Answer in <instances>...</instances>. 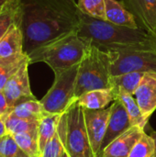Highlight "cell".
<instances>
[{
	"instance_id": "6da1fadb",
	"label": "cell",
	"mask_w": 156,
	"mask_h": 157,
	"mask_svg": "<svg viewBox=\"0 0 156 157\" xmlns=\"http://www.w3.org/2000/svg\"><path fill=\"white\" fill-rule=\"evenodd\" d=\"M24 52H34L78 30L81 11L75 0H20Z\"/></svg>"
},
{
	"instance_id": "7a4b0ae2",
	"label": "cell",
	"mask_w": 156,
	"mask_h": 157,
	"mask_svg": "<svg viewBox=\"0 0 156 157\" xmlns=\"http://www.w3.org/2000/svg\"><path fill=\"white\" fill-rule=\"evenodd\" d=\"M77 34L90 46L104 52L121 48H141L150 50V34L143 29L115 25L108 20L95 18L81 14V22Z\"/></svg>"
},
{
	"instance_id": "3957f363",
	"label": "cell",
	"mask_w": 156,
	"mask_h": 157,
	"mask_svg": "<svg viewBox=\"0 0 156 157\" xmlns=\"http://www.w3.org/2000/svg\"><path fill=\"white\" fill-rule=\"evenodd\" d=\"M89 48L90 45L75 31L29 55V63L43 62L55 74L80 64Z\"/></svg>"
},
{
	"instance_id": "277c9868",
	"label": "cell",
	"mask_w": 156,
	"mask_h": 157,
	"mask_svg": "<svg viewBox=\"0 0 156 157\" xmlns=\"http://www.w3.org/2000/svg\"><path fill=\"white\" fill-rule=\"evenodd\" d=\"M57 133L69 157H96L86 128L84 108L77 100L61 115Z\"/></svg>"
},
{
	"instance_id": "5b68a950",
	"label": "cell",
	"mask_w": 156,
	"mask_h": 157,
	"mask_svg": "<svg viewBox=\"0 0 156 157\" xmlns=\"http://www.w3.org/2000/svg\"><path fill=\"white\" fill-rule=\"evenodd\" d=\"M111 76L109 53L90 46L86 57L79 64L75 98H78L88 91L111 88Z\"/></svg>"
},
{
	"instance_id": "8992f818",
	"label": "cell",
	"mask_w": 156,
	"mask_h": 157,
	"mask_svg": "<svg viewBox=\"0 0 156 157\" xmlns=\"http://www.w3.org/2000/svg\"><path fill=\"white\" fill-rule=\"evenodd\" d=\"M79 64L67 70L55 73L54 82L40 103L48 114L62 115L77 100L75 87Z\"/></svg>"
},
{
	"instance_id": "52a82bcc",
	"label": "cell",
	"mask_w": 156,
	"mask_h": 157,
	"mask_svg": "<svg viewBox=\"0 0 156 157\" xmlns=\"http://www.w3.org/2000/svg\"><path fill=\"white\" fill-rule=\"evenodd\" d=\"M112 76L128 73H155L156 52L141 48H121L108 52Z\"/></svg>"
},
{
	"instance_id": "ba28073f",
	"label": "cell",
	"mask_w": 156,
	"mask_h": 157,
	"mask_svg": "<svg viewBox=\"0 0 156 157\" xmlns=\"http://www.w3.org/2000/svg\"><path fill=\"white\" fill-rule=\"evenodd\" d=\"M29 61H27L6 82L3 93L6 98L8 106L13 109L17 104L30 98H35L32 95L29 78Z\"/></svg>"
},
{
	"instance_id": "9c48e42d",
	"label": "cell",
	"mask_w": 156,
	"mask_h": 157,
	"mask_svg": "<svg viewBox=\"0 0 156 157\" xmlns=\"http://www.w3.org/2000/svg\"><path fill=\"white\" fill-rule=\"evenodd\" d=\"M85 123L90 144L96 157H99L101 144L107 132L110 107L104 109H84Z\"/></svg>"
},
{
	"instance_id": "30bf717a",
	"label": "cell",
	"mask_w": 156,
	"mask_h": 157,
	"mask_svg": "<svg viewBox=\"0 0 156 157\" xmlns=\"http://www.w3.org/2000/svg\"><path fill=\"white\" fill-rule=\"evenodd\" d=\"M131 127L132 126L131 125L130 119L123 103L120 99L115 100L110 106V115L108 119V128L101 144L99 155L109 144H111L115 139L123 134Z\"/></svg>"
},
{
	"instance_id": "8fae6325",
	"label": "cell",
	"mask_w": 156,
	"mask_h": 157,
	"mask_svg": "<svg viewBox=\"0 0 156 157\" xmlns=\"http://www.w3.org/2000/svg\"><path fill=\"white\" fill-rule=\"evenodd\" d=\"M121 4L135 17L140 28L156 34V0H121Z\"/></svg>"
},
{
	"instance_id": "7c38bea8",
	"label": "cell",
	"mask_w": 156,
	"mask_h": 157,
	"mask_svg": "<svg viewBox=\"0 0 156 157\" xmlns=\"http://www.w3.org/2000/svg\"><path fill=\"white\" fill-rule=\"evenodd\" d=\"M134 98L143 117L149 121L156 110V74L146 73L139 87L134 93Z\"/></svg>"
},
{
	"instance_id": "4fadbf2b",
	"label": "cell",
	"mask_w": 156,
	"mask_h": 157,
	"mask_svg": "<svg viewBox=\"0 0 156 157\" xmlns=\"http://www.w3.org/2000/svg\"><path fill=\"white\" fill-rule=\"evenodd\" d=\"M144 130L132 126L123 134L109 144L100 154L99 157H129L132 148L143 134Z\"/></svg>"
},
{
	"instance_id": "5bb4252c",
	"label": "cell",
	"mask_w": 156,
	"mask_h": 157,
	"mask_svg": "<svg viewBox=\"0 0 156 157\" xmlns=\"http://www.w3.org/2000/svg\"><path fill=\"white\" fill-rule=\"evenodd\" d=\"M20 23H14L0 39V58H9L25 53L24 37Z\"/></svg>"
},
{
	"instance_id": "9a60e30c",
	"label": "cell",
	"mask_w": 156,
	"mask_h": 157,
	"mask_svg": "<svg viewBox=\"0 0 156 157\" xmlns=\"http://www.w3.org/2000/svg\"><path fill=\"white\" fill-rule=\"evenodd\" d=\"M118 99V92L114 88L96 89L83 94L77 98V103L84 109H104Z\"/></svg>"
},
{
	"instance_id": "2e32d148",
	"label": "cell",
	"mask_w": 156,
	"mask_h": 157,
	"mask_svg": "<svg viewBox=\"0 0 156 157\" xmlns=\"http://www.w3.org/2000/svg\"><path fill=\"white\" fill-rule=\"evenodd\" d=\"M107 20L119 26L139 29L135 17L117 0H104Z\"/></svg>"
},
{
	"instance_id": "e0dca14e",
	"label": "cell",
	"mask_w": 156,
	"mask_h": 157,
	"mask_svg": "<svg viewBox=\"0 0 156 157\" xmlns=\"http://www.w3.org/2000/svg\"><path fill=\"white\" fill-rule=\"evenodd\" d=\"M116 91L118 92V99H120L125 107V109L130 119L131 125L138 126L144 130L145 126L148 123V121L143 117L142 110L139 108L134 96L127 93L125 90L121 88H119Z\"/></svg>"
},
{
	"instance_id": "ac0fdd59",
	"label": "cell",
	"mask_w": 156,
	"mask_h": 157,
	"mask_svg": "<svg viewBox=\"0 0 156 157\" xmlns=\"http://www.w3.org/2000/svg\"><path fill=\"white\" fill-rule=\"evenodd\" d=\"M11 114L20 119L40 121L46 112L44 111L40 101L30 98L17 104L12 109Z\"/></svg>"
},
{
	"instance_id": "d6986e66",
	"label": "cell",
	"mask_w": 156,
	"mask_h": 157,
	"mask_svg": "<svg viewBox=\"0 0 156 157\" xmlns=\"http://www.w3.org/2000/svg\"><path fill=\"white\" fill-rule=\"evenodd\" d=\"M16 22H21L20 0H6L0 10V39Z\"/></svg>"
},
{
	"instance_id": "ffe728a7",
	"label": "cell",
	"mask_w": 156,
	"mask_h": 157,
	"mask_svg": "<svg viewBox=\"0 0 156 157\" xmlns=\"http://www.w3.org/2000/svg\"><path fill=\"white\" fill-rule=\"evenodd\" d=\"M60 118H61V115L46 113L44 117L40 120V124H39V129H38L40 156L44 147L46 146V144L56 134Z\"/></svg>"
},
{
	"instance_id": "44dd1931",
	"label": "cell",
	"mask_w": 156,
	"mask_h": 157,
	"mask_svg": "<svg viewBox=\"0 0 156 157\" xmlns=\"http://www.w3.org/2000/svg\"><path fill=\"white\" fill-rule=\"evenodd\" d=\"M27 61L29 59L26 53L9 58H0V91H3L9 78Z\"/></svg>"
},
{
	"instance_id": "7402d4cb",
	"label": "cell",
	"mask_w": 156,
	"mask_h": 157,
	"mask_svg": "<svg viewBox=\"0 0 156 157\" xmlns=\"http://www.w3.org/2000/svg\"><path fill=\"white\" fill-rule=\"evenodd\" d=\"M145 74L146 73L134 72V73H128L120 75L111 76V80H110L111 87L116 90L121 88L125 90L127 93L134 96V93L139 87Z\"/></svg>"
},
{
	"instance_id": "603a6c76",
	"label": "cell",
	"mask_w": 156,
	"mask_h": 157,
	"mask_svg": "<svg viewBox=\"0 0 156 157\" xmlns=\"http://www.w3.org/2000/svg\"><path fill=\"white\" fill-rule=\"evenodd\" d=\"M4 121L7 133L12 135L22 132H37L40 124V121L20 119L11 113L4 117Z\"/></svg>"
},
{
	"instance_id": "cb8c5ba5",
	"label": "cell",
	"mask_w": 156,
	"mask_h": 157,
	"mask_svg": "<svg viewBox=\"0 0 156 157\" xmlns=\"http://www.w3.org/2000/svg\"><path fill=\"white\" fill-rule=\"evenodd\" d=\"M19 149L28 156L40 157L39 137L37 132H22L13 134Z\"/></svg>"
},
{
	"instance_id": "d4e9b609",
	"label": "cell",
	"mask_w": 156,
	"mask_h": 157,
	"mask_svg": "<svg viewBox=\"0 0 156 157\" xmlns=\"http://www.w3.org/2000/svg\"><path fill=\"white\" fill-rule=\"evenodd\" d=\"M129 157H156L155 143L153 137L144 132L132 148Z\"/></svg>"
},
{
	"instance_id": "484cf974",
	"label": "cell",
	"mask_w": 156,
	"mask_h": 157,
	"mask_svg": "<svg viewBox=\"0 0 156 157\" xmlns=\"http://www.w3.org/2000/svg\"><path fill=\"white\" fill-rule=\"evenodd\" d=\"M77 5L81 13L95 18L107 20L104 0H78Z\"/></svg>"
},
{
	"instance_id": "4316f807",
	"label": "cell",
	"mask_w": 156,
	"mask_h": 157,
	"mask_svg": "<svg viewBox=\"0 0 156 157\" xmlns=\"http://www.w3.org/2000/svg\"><path fill=\"white\" fill-rule=\"evenodd\" d=\"M12 134H6L0 138V157H17L20 153Z\"/></svg>"
},
{
	"instance_id": "83f0119b",
	"label": "cell",
	"mask_w": 156,
	"mask_h": 157,
	"mask_svg": "<svg viewBox=\"0 0 156 157\" xmlns=\"http://www.w3.org/2000/svg\"><path fill=\"white\" fill-rule=\"evenodd\" d=\"M63 151L64 149L63 143L56 132L51 140L46 144L40 157H62Z\"/></svg>"
},
{
	"instance_id": "f1b7e54d",
	"label": "cell",
	"mask_w": 156,
	"mask_h": 157,
	"mask_svg": "<svg viewBox=\"0 0 156 157\" xmlns=\"http://www.w3.org/2000/svg\"><path fill=\"white\" fill-rule=\"evenodd\" d=\"M12 109L8 106L6 98L3 93V91H0V118H3L9 113H11Z\"/></svg>"
},
{
	"instance_id": "f546056e",
	"label": "cell",
	"mask_w": 156,
	"mask_h": 157,
	"mask_svg": "<svg viewBox=\"0 0 156 157\" xmlns=\"http://www.w3.org/2000/svg\"><path fill=\"white\" fill-rule=\"evenodd\" d=\"M148 45L150 50L154 51L156 52V34L154 35H151L149 36V41H148Z\"/></svg>"
},
{
	"instance_id": "4dcf8cb0",
	"label": "cell",
	"mask_w": 156,
	"mask_h": 157,
	"mask_svg": "<svg viewBox=\"0 0 156 157\" xmlns=\"http://www.w3.org/2000/svg\"><path fill=\"white\" fill-rule=\"evenodd\" d=\"M6 134H7V132H6V128L4 117H3V118H0V138Z\"/></svg>"
},
{
	"instance_id": "1f68e13d",
	"label": "cell",
	"mask_w": 156,
	"mask_h": 157,
	"mask_svg": "<svg viewBox=\"0 0 156 157\" xmlns=\"http://www.w3.org/2000/svg\"><path fill=\"white\" fill-rule=\"evenodd\" d=\"M150 135H151V136L153 137V139L154 140V143H155V146H156V132H153Z\"/></svg>"
},
{
	"instance_id": "d6a6232c",
	"label": "cell",
	"mask_w": 156,
	"mask_h": 157,
	"mask_svg": "<svg viewBox=\"0 0 156 157\" xmlns=\"http://www.w3.org/2000/svg\"><path fill=\"white\" fill-rule=\"evenodd\" d=\"M17 157H29V156H28L27 155H25L22 151H20V153L17 155Z\"/></svg>"
},
{
	"instance_id": "836d02e7",
	"label": "cell",
	"mask_w": 156,
	"mask_h": 157,
	"mask_svg": "<svg viewBox=\"0 0 156 157\" xmlns=\"http://www.w3.org/2000/svg\"><path fill=\"white\" fill-rule=\"evenodd\" d=\"M6 1V0H0V10H1V8L3 7V6H4V4H5Z\"/></svg>"
},
{
	"instance_id": "e575fe53",
	"label": "cell",
	"mask_w": 156,
	"mask_h": 157,
	"mask_svg": "<svg viewBox=\"0 0 156 157\" xmlns=\"http://www.w3.org/2000/svg\"><path fill=\"white\" fill-rule=\"evenodd\" d=\"M62 157H69V156H68L67 153H66L65 151H63V155H62Z\"/></svg>"
}]
</instances>
